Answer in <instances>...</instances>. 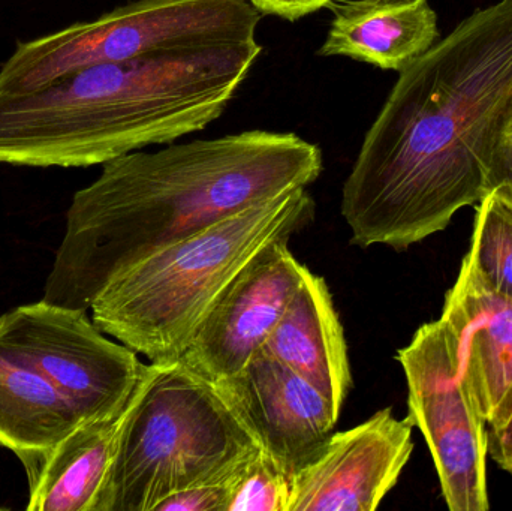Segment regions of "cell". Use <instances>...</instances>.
I'll use <instances>...</instances> for the list:
<instances>
[{
    "mask_svg": "<svg viewBox=\"0 0 512 511\" xmlns=\"http://www.w3.org/2000/svg\"><path fill=\"white\" fill-rule=\"evenodd\" d=\"M399 74L343 183L360 248L406 251L489 192L512 113V0L477 9Z\"/></svg>",
    "mask_w": 512,
    "mask_h": 511,
    "instance_id": "obj_1",
    "label": "cell"
},
{
    "mask_svg": "<svg viewBox=\"0 0 512 511\" xmlns=\"http://www.w3.org/2000/svg\"><path fill=\"white\" fill-rule=\"evenodd\" d=\"M322 170L319 146L261 129L105 162L72 197L42 299L89 311L126 267L240 210L307 188Z\"/></svg>",
    "mask_w": 512,
    "mask_h": 511,
    "instance_id": "obj_2",
    "label": "cell"
},
{
    "mask_svg": "<svg viewBox=\"0 0 512 511\" xmlns=\"http://www.w3.org/2000/svg\"><path fill=\"white\" fill-rule=\"evenodd\" d=\"M261 51L252 39L149 54L0 93V164L87 168L176 143L225 113Z\"/></svg>",
    "mask_w": 512,
    "mask_h": 511,
    "instance_id": "obj_3",
    "label": "cell"
},
{
    "mask_svg": "<svg viewBox=\"0 0 512 511\" xmlns=\"http://www.w3.org/2000/svg\"><path fill=\"white\" fill-rule=\"evenodd\" d=\"M307 188L291 189L141 258L98 294L92 320L150 363L182 360L195 330L237 273L274 240L315 221Z\"/></svg>",
    "mask_w": 512,
    "mask_h": 511,
    "instance_id": "obj_4",
    "label": "cell"
},
{
    "mask_svg": "<svg viewBox=\"0 0 512 511\" xmlns=\"http://www.w3.org/2000/svg\"><path fill=\"white\" fill-rule=\"evenodd\" d=\"M258 449L210 381L180 360L144 365L96 511H153Z\"/></svg>",
    "mask_w": 512,
    "mask_h": 511,
    "instance_id": "obj_5",
    "label": "cell"
},
{
    "mask_svg": "<svg viewBox=\"0 0 512 511\" xmlns=\"http://www.w3.org/2000/svg\"><path fill=\"white\" fill-rule=\"evenodd\" d=\"M249 0H135L26 42L0 66V93L41 89L87 66L256 39Z\"/></svg>",
    "mask_w": 512,
    "mask_h": 511,
    "instance_id": "obj_6",
    "label": "cell"
},
{
    "mask_svg": "<svg viewBox=\"0 0 512 511\" xmlns=\"http://www.w3.org/2000/svg\"><path fill=\"white\" fill-rule=\"evenodd\" d=\"M409 414L432 453L451 511L490 509L487 423L460 371L453 332L442 318L423 324L397 351Z\"/></svg>",
    "mask_w": 512,
    "mask_h": 511,
    "instance_id": "obj_7",
    "label": "cell"
},
{
    "mask_svg": "<svg viewBox=\"0 0 512 511\" xmlns=\"http://www.w3.org/2000/svg\"><path fill=\"white\" fill-rule=\"evenodd\" d=\"M87 312L44 299L18 306L0 315V354L38 372L93 420L128 404L144 363Z\"/></svg>",
    "mask_w": 512,
    "mask_h": 511,
    "instance_id": "obj_8",
    "label": "cell"
},
{
    "mask_svg": "<svg viewBox=\"0 0 512 511\" xmlns=\"http://www.w3.org/2000/svg\"><path fill=\"white\" fill-rule=\"evenodd\" d=\"M289 240L262 248L195 330L180 362L204 380L218 383L245 368L279 323L309 270L289 251Z\"/></svg>",
    "mask_w": 512,
    "mask_h": 511,
    "instance_id": "obj_9",
    "label": "cell"
},
{
    "mask_svg": "<svg viewBox=\"0 0 512 511\" xmlns=\"http://www.w3.org/2000/svg\"><path fill=\"white\" fill-rule=\"evenodd\" d=\"M212 384L256 446L291 477L336 432L339 417L328 399L264 348L233 377Z\"/></svg>",
    "mask_w": 512,
    "mask_h": 511,
    "instance_id": "obj_10",
    "label": "cell"
},
{
    "mask_svg": "<svg viewBox=\"0 0 512 511\" xmlns=\"http://www.w3.org/2000/svg\"><path fill=\"white\" fill-rule=\"evenodd\" d=\"M411 417L378 411L348 431L334 432L294 477L289 511H375L393 491L414 452Z\"/></svg>",
    "mask_w": 512,
    "mask_h": 511,
    "instance_id": "obj_11",
    "label": "cell"
},
{
    "mask_svg": "<svg viewBox=\"0 0 512 511\" xmlns=\"http://www.w3.org/2000/svg\"><path fill=\"white\" fill-rule=\"evenodd\" d=\"M441 318L487 428L499 425L512 413V299L483 287L462 261Z\"/></svg>",
    "mask_w": 512,
    "mask_h": 511,
    "instance_id": "obj_12",
    "label": "cell"
},
{
    "mask_svg": "<svg viewBox=\"0 0 512 511\" xmlns=\"http://www.w3.org/2000/svg\"><path fill=\"white\" fill-rule=\"evenodd\" d=\"M262 348L321 392L340 419L354 381L345 332L322 276L307 270Z\"/></svg>",
    "mask_w": 512,
    "mask_h": 511,
    "instance_id": "obj_13",
    "label": "cell"
},
{
    "mask_svg": "<svg viewBox=\"0 0 512 511\" xmlns=\"http://www.w3.org/2000/svg\"><path fill=\"white\" fill-rule=\"evenodd\" d=\"M131 399L117 413L84 420L48 449L17 455L29 482L27 510L96 511Z\"/></svg>",
    "mask_w": 512,
    "mask_h": 511,
    "instance_id": "obj_14",
    "label": "cell"
},
{
    "mask_svg": "<svg viewBox=\"0 0 512 511\" xmlns=\"http://www.w3.org/2000/svg\"><path fill=\"white\" fill-rule=\"evenodd\" d=\"M333 12L319 57H349L403 71L438 42V15L429 0H331Z\"/></svg>",
    "mask_w": 512,
    "mask_h": 511,
    "instance_id": "obj_15",
    "label": "cell"
},
{
    "mask_svg": "<svg viewBox=\"0 0 512 511\" xmlns=\"http://www.w3.org/2000/svg\"><path fill=\"white\" fill-rule=\"evenodd\" d=\"M84 422L50 381L0 354V447L15 456L48 449Z\"/></svg>",
    "mask_w": 512,
    "mask_h": 511,
    "instance_id": "obj_16",
    "label": "cell"
},
{
    "mask_svg": "<svg viewBox=\"0 0 512 511\" xmlns=\"http://www.w3.org/2000/svg\"><path fill=\"white\" fill-rule=\"evenodd\" d=\"M483 287L512 299V186H496L478 203L471 249L463 258Z\"/></svg>",
    "mask_w": 512,
    "mask_h": 511,
    "instance_id": "obj_17",
    "label": "cell"
},
{
    "mask_svg": "<svg viewBox=\"0 0 512 511\" xmlns=\"http://www.w3.org/2000/svg\"><path fill=\"white\" fill-rule=\"evenodd\" d=\"M292 488L294 477L258 449L234 473L227 511H289Z\"/></svg>",
    "mask_w": 512,
    "mask_h": 511,
    "instance_id": "obj_18",
    "label": "cell"
},
{
    "mask_svg": "<svg viewBox=\"0 0 512 511\" xmlns=\"http://www.w3.org/2000/svg\"><path fill=\"white\" fill-rule=\"evenodd\" d=\"M236 470L230 476L216 482L201 483L171 494L153 511H227L231 482Z\"/></svg>",
    "mask_w": 512,
    "mask_h": 511,
    "instance_id": "obj_19",
    "label": "cell"
},
{
    "mask_svg": "<svg viewBox=\"0 0 512 511\" xmlns=\"http://www.w3.org/2000/svg\"><path fill=\"white\" fill-rule=\"evenodd\" d=\"M502 183L512 186V113L496 141L490 164L489 191Z\"/></svg>",
    "mask_w": 512,
    "mask_h": 511,
    "instance_id": "obj_20",
    "label": "cell"
},
{
    "mask_svg": "<svg viewBox=\"0 0 512 511\" xmlns=\"http://www.w3.org/2000/svg\"><path fill=\"white\" fill-rule=\"evenodd\" d=\"M261 14L283 20L297 21L319 9L327 8L331 0H249Z\"/></svg>",
    "mask_w": 512,
    "mask_h": 511,
    "instance_id": "obj_21",
    "label": "cell"
},
{
    "mask_svg": "<svg viewBox=\"0 0 512 511\" xmlns=\"http://www.w3.org/2000/svg\"><path fill=\"white\" fill-rule=\"evenodd\" d=\"M487 450L498 467L512 476V413L504 422L487 428Z\"/></svg>",
    "mask_w": 512,
    "mask_h": 511,
    "instance_id": "obj_22",
    "label": "cell"
}]
</instances>
